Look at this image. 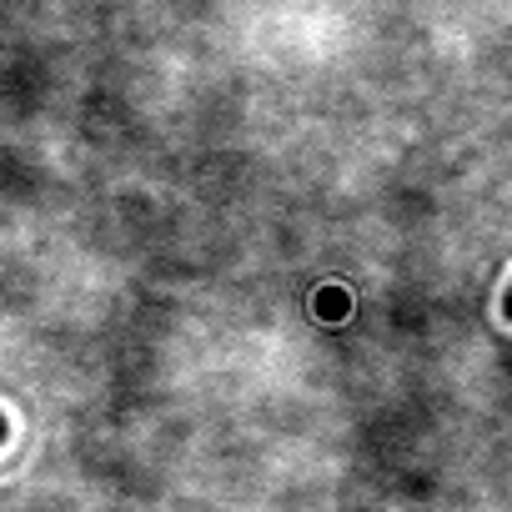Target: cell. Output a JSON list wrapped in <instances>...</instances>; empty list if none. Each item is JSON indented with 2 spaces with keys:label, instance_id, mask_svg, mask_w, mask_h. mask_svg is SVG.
Returning <instances> with one entry per match:
<instances>
[{
  "label": "cell",
  "instance_id": "6da1fadb",
  "mask_svg": "<svg viewBox=\"0 0 512 512\" xmlns=\"http://www.w3.org/2000/svg\"><path fill=\"white\" fill-rule=\"evenodd\" d=\"M502 312H507V322H512V287L502 292Z\"/></svg>",
  "mask_w": 512,
  "mask_h": 512
},
{
  "label": "cell",
  "instance_id": "7a4b0ae2",
  "mask_svg": "<svg viewBox=\"0 0 512 512\" xmlns=\"http://www.w3.org/2000/svg\"><path fill=\"white\" fill-rule=\"evenodd\" d=\"M0 437H6V417H0Z\"/></svg>",
  "mask_w": 512,
  "mask_h": 512
}]
</instances>
